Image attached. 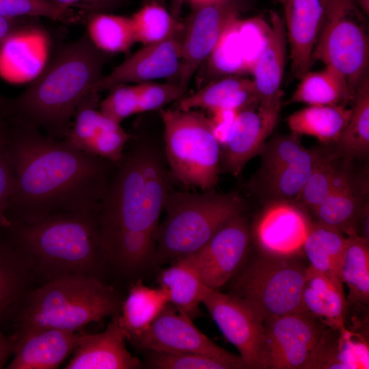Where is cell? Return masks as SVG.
I'll return each mask as SVG.
<instances>
[{
  "mask_svg": "<svg viewBox=\"0 0 369 369\" xmlns=\"http://www.w3.org/2000/svg\"><path fill=\"white\" fill-rule=\"evenodd\" d=\"M5 115L14 179L5 210L10 225L98 208L115 163Z\"/></svg>",
  "mask_w": 369,
  "mask_h": 369,
  "instance_id": "6da1fadb",
  "label": "cell"
},
{
  "mask_svg": "<svg viewBox=\"0 0 369 369\" xmlns=\"http://www.w3.org/2000/svg\"><path fill=\"white\" fill-rule=\"evenodd\" d=\"M163 158L136 143L124 152L98 207L102 251L108 264L136 274L155 262L154 235L168 189Z\"/></svg>",
  "mask_w": 369,
  "mask_h": 369,
  "instance_id": "7a4b0ae2",
  "label": "cell"
},
{
  "mask_svg": "<svg viewBox=\"0 0 369 369\" xmlns=\"http://www.w3.org/2000/svg\"><path fill=\"white\" fill-rule=\"evenodd\" d=\"M107 57L86 33L63 44L22 93L13 98H3V112L49 137L64 139L77 106L103 76Z\"/></svg>",
  "mask_w": 369,
  "mask_h": 369,
  "instance_id": "3957f363",
  "label": "cell"
},
{
  "mask_svg": "<svg viewBox=\"0 0 369 369\" xmlns=\"http://www.w3.org/2000/svg\"><path fill=\"white\" fill-rule=\"evenodd\" d=\"M98 213V208L55 214L33 223L10 224L1 230L31 273L46 281L67 275L100 277L107 263Z\"/></svg>",
  "mask_w": 369,
  "mask_h": 369,
  "instance_id": "277c9868",
  "label": "cell"
},
{
  "mask_svg": "<svg viewBox=\"0 0 369 369\" xmlns=\"http://www.w3.org/2000/svg\"><path fill=\"white\" fill-rule=\"evenodd\" d=\"M19 300L13 334L42 329L81 331L91 323L119 314L122 305L115 290L100 277L85 275L47 280Z\"/></svg>",
  "mask_w": 369,
  "mask_h": 369,
  "instance_id": "5b68a950",
  "label": "cell"
},
{
  "mask_svg": "<svg viewBox=\"0 0 369 369\" xmlns=\"http://www.w3.org/2000/svg\"><path fill=\"white\" fill-rule=\"evenodd\" d=\"M244 201L235 193L169 191L165 217L155 235V262H174L201 249L226 222L243 213Z\"/></svg>",
  "mask_w": 369,
  "mask_h": 369,
  "instance_id": "8992f818",
  "label": "cell"
},
{
  "mask_svg": "<svg viewBox=\"0 0 369 369\" xmlns=\"http://www.w3.org/2000/svg\"><path fill=\"white\" fill-rule=\"evenodd\" d=\"M165 150L173 178L184 186L211 191L221 172V147L208 116L195 109H160Z\"/></svg>",
  "mask_w": 369,
  "mask_h": 369,
  "instance_id": "52a82bcc",
  "label": "cell"
},
{
  "mask_svg": "<svg viewBox=\"0 0 369 369\" xmlns=\"http://www.w3.org/2000/svg\"><path fill=\"white\" fill-rule=\"evenodd\" d=\"M306 270L295 258L262 254L233 277V295L248 302L264 322L306 312L302 301Z\"/></svg>",
  "mask_w": 369,
  "mask_h": 369,
  "instance_id": "ba28073f",
  "label": "cell"
},
{
  "mask_svg": "<svg viewBox=\"0 0 369 369\" xmlns=\"http://www.w3.org/2000/svg\"><path fill=\"white\" fill-rule=\"evenodd\" d=\"M365 16L353 0H327L324 24L312 53L313 60H320L344 79L353 98L368 77Z\"/></svg>",
  "mask_w": 369,
  "mask_h": 369,
  "instance_id": "9c48e42d",
  "label": "cell"
},
{
  "mask_svg": "<svg viewBox=\"0 0 369 369\" xmlns=\"http://www.w3.org/2000/svg\"><path fill=\"white\" fill-rule=\"evenodd\" d=\"M320 152L305 148L300 136L278 135L266 141L259 154L261 165L252 182L254 191L266 201L298 199Z\"/></svg>",
  "mask_w": 369,
  "mask_h": 369,
  "instance_id": "30bf717a",
  "label": "cell"
},
{
  "mask_svg": "<svg viewBox=\"0 0 369 369\" xmlns=\"http://www.w3.org/2000/svg\"><path fill=\"white\" fill-rule=\"evenodd\" d=\"M264 369L316 368L328 327L309 312L264 321Z\"/></svg>",
  "mask_w": 369,
  "mask_h": 369,
  "instance_id": "8fae6325",
  "label": "cell"
},
{
  "mask_svg": "<svg viewBox=\"0 0 369 369\" xmlns=\"http://www.w3.org/2000/svg\"><path fill=\"white\" fill-rule=\"evenodd\" d=\"M243 0H216L191 6L183 23L182 59L177 83L186 93L198 68L206 62L228 24L239 16Z\"/></svg>",
  "mask_w": 369,
  "mask_h": 369,
  "instance_id": "7c38bea8",
  "label": "cell"
},
{
  "mask_svg": "<svg viewBox=\"0 0 369 369\" xmlns=\"http://www.w3.org/2000/svg\"><path fill=\"white\" fill-rule=\"evenodd\" d=\"M202 303L248 368L264 369V322L249 303L235 295L206 286Z\"/></svg>",
  "mask_w": 369,
  "mask_h": 369,
  "instance_id": "4fadbf2b",
  "label": "cell"
},
{
  "mask_svg": "<svg viewBox=\"0 0 369 369\" xmlns=\"http://www.w3.org/2000/svg\"><path fill=\"white\" fill-rule=\"evenodd\" d=\"M128 342L137 349L201 354L226 361L236 369L248 368L240 355L217 345L169 302L150 325Z\"/></svg>",
  "mask_w": 369,
  "mask_h": 369,
  "instance_id": "5bb4252c",
  "label": "cell"
},
{
  "mask_svg": "<svg viewBox=\"0 0 369 369\" xmlns=\"http://www.w3.org/2000/svg\"><path fill=\"white\" fill-rule=\"evenodd\" d=\"M312 224L308 212L297 202L271 201L254 223L253 238L262 255L295 258L303 251Z\"/></svg>",
  "mask_w": 369,
  "mask_h": 369,
  "instance_id": "9a60e30c",
  "label": "cell"
},
{
  "mask_svg": "<svg viewBox=\"0 0 369 369\" xmlns=\"http://www.w3.org/2000/svg\"><path fill=\"white\" fill-rule=\"evenodd\" d=\"M250 239V229L241 213L193 254L206 287L218 289L233 278L244 263Z\"/></svg>",
  "mask_w": 369,
  "mask_h": 369,
  "instance_id": "2e32d148",
  "label": "cell"
},
{
  "mask_svg": "<svg viewBox=\"0 0 369 369\" xmlns=\"http://www.w3.org/2000/svg\"><path fill=\"white\" fill-rule=\"evenodd\" d=\"M183 28L172 37L144 45L103 75L93 86L92 93L109 90L124 84L142 83L178 77L182 59Z\"/></svg>",
  "mask_w": 369,
  "mask_h": 369,
  "instance_id": "e0dca14e",
  "label": "cell"
},
{
  "mask_svg": "<svg viewBox=\"0 0 369 369\" xmlns=\"http://www.w3.org/2000/svg\"><path fill=\"white\" fill-rule=\"evenodd\" d=\"M98 94L91 93L80 102L64 140L82 152L118 164L133 136L96 109Z\"/></svg>",
  "mask_w": 369,
  "mask_h": 369,
  "instance_id": "ac0fdd59",
  "label": "cell"
},
{
  "mask_svg": "<svg viewBox=\"0 0 369 369\" xmlns=\"http://www.w3.org/2000/svg\"><path fill=\"white\" fill-rule=\"evenodd\" d=\"M351 161L345 160L333 189L312 213L318 224L334 229L346 236L359 233L368 215V183L365 176H356Z\"/></svg>",
  "mask_w": 369,
  "mask_h": 369,
  "instance_id": "d6986e66",
  "label": "cell"
},
{
  "mask_svg": "<svg viewBox=\"0 0 369 369\" xmlns=\"http://www.w3.org/2000/svg\"><path fill=\"white\" fill-rule=\"evenodd\" d=\"M281 106L259 102L239 111L227 142L221 148V169L238 176L247 162L259 154L272 133Z\"/></svg>",
  "mask_w": 369,
  "mask_h": 369,
  "instance_id": "ffe728a7",
  "label": "cell"
},
{
  "mask_svg": "<svg viewBox=\"0 0 369 369\" xmlns=\"http://www.w3.org/2000/svg\"><path fill=\"white\" fill-rule=\"evenodd\" d=\"M290 49L291 70L300 79L310 70L312 53L324 24L327 0H277Z\"/></svg>",
  "mask_w": 369,
  "mask_h": 369,
  "instance_id": "44dd1931",
  "label": "cell"
},
{
  "mask_svg": "<svg viewBox=\"0 0 369 369\" xmlns=\"http://www.w3.org/2000/svg\"><path fill=\"white\" fill-rule=\"evenodd\" d=\"M81 331L42 329L9 337L13 344L8 369H55L78 345Z\"/></svg>",
  "mask_w": 369,
  "mask_h": 369,
  "instance_id": "7402d4cb",
  "label": "cell"
},
{
  "mask_svg": "<svg viewBox=\"0 0 369 369\" xmlns=\"http://www.w3.org/2000/svg\"><path fill=\"white\" fill-rule=\"evenodd\" d=\"M118 314L106 329L99 333L81 335L73 355L66 369H136L141 366L126 346V337L119 324Z\"/></svg>",
  "mask_w": 369,
  "mask_h": 369,
  "instance_id": "603a6c76",
  "label": "cell"
},
{
  "mask_svg": "<svg viewBox=\"0 0 369 369\" xmlns=\"http://www.w3.org/2000/svg\"><path fill=\"white\" fill-rule=\"evenodd\" d=\"M270 19L264 45L251 73L259 103L281 106L287 38L284 19L273 11L271 12Z\"/></svg>",
  "mask_w": 369,
  "mask_h": 369,
  "instance_id": "cb8c5ba5",
  "label": "cell"
},
{
  "mask_svg": "<svg viewBox=\"0 0 369 369\" xmlns=\"http://www.w3.org/2000/svg\"><path fill=\"white\" fill-rule=\"evenodd\" d=\"M259 102L252 79L240 75L223 77L206 85L198 91L184 96L176 108L180 110L217 109L241 111Z\"/></svg>",
  "mask_w": 369,
  "mask_h": 369,
  "instance_id": "d4e9b609",
  "label": "cell"
},
{
  "mask_svg": "<svg viewBox=\"0 0 369 369\" xmlns=\"http://www.w3.org/2000/svg\"><path fill=\"white\" fill-rule=\"evenodd\" d=\"M158 282L168 293L169 303L178 312L193 320L201 315L200 305L205 286L193 254L163 269Z\"/></svg>",
  "mask_w": 369,
  "mask_h": 369,
  "instance_id": "484cf974",
  "label": "cell"
},
{
  "mask_svg": "<svg viewBox=\"0 0 369 369\" xmlns=\"http://www.w3.org/2000/svg\"><path fill=\"white\" fill-rule=\"evenodd\" d=\"M302 301L306 312L310 313L328 327L345 329L347 301L344 288L310 266L306 270Z\"/></svg>",
  "mask_w": 369,
  "mask_h": 369,
  "instance_id": "4316f807",
  "label": "cell"
},
{
  "mask_svg": "<svg viewBox=\"0 0 369 369\" xmlns=\"http://www.w3.org/2000/svg\"><path fill=\"white\" fill-rule=\"evenodd\" d=\"M351 108L346 105H308L286 120L291 133L309 135L325 145L334 144L346 128Z\"/></svg>",
  "mask_w": 369,
  "mask_h": 369,
  "instance_id": "83f0119b",
  "label": "cell"
},
{
  "mask_svg": "<svg viewBox=\"0 0 369 369\" xmlns=\"http://www.w3.org/2000/svg\"><path fill=\"white\" fill-rule=\"evenodd\" d=\"M169 302L164 288L146 286L141 280L133 284L118 315L126 340L146 330Z\"/></svg>",
  "mask_w": 369,
  "mask_h": 369,
  "instance_id": "f1b7e54d",
  "label": "cell"
},
{
  "mask_svg": "<svg viewBox=\"0 0 369 369\" xmlns=\"http://www.w3.org/2000/svg\"><path fill=\"white\" fill-rule=\"evenodd\" d=\"M346 245L347 236L314 223L305 241L303 251L310 267L343 287L342 267Z\"/></svg>",
  "mask_w": 369,
  "mask_h": 369,
  "instance_id": "f546056e",
  "label": "cell"
},
{
  "mask_svg": "<svg viewBox=\"0 0 369 369\" xmlns=\"http://www.w3.org/2000/svg\"><path fill=\"white\" fill-rule=\"evenodd\" d=\"M289 102L308 105H346L353 101L344 79L332 68L325 66L319 71H308L300 79Z\"/></svg>",
  "mask_w": 369,
  "mask_h": 369,
  "instance_id": "4dcf8cb0",
  "label": "cell"
},
{
  "mask_svg": "<svg viewBox=\"0 0 369 369\" xmlns=\"http://www.w3.org/2000/svg\"><path fill=\"white\" fill-rule=\"evenodd\" d=\"M349 121L334 144L336 151L343 158L354 160L366 158L369 153V77L357 90Z\"/></svg>",
  "mask_w": 369,
  "mask_h": 369,
  "instance_id": "1f68e13d",
  "label": "cell"
},
{
  "mask_svg": "<svg viewBox=\"0 0 369 369\" xmlns=\"http://www.w3.org/2000/svg\"><path fill=\"white\" fill-rule=\"evenodd\" d=\"M86 33L92 44L107 55L125 53L137 42L131 16L110 12L88 15Z\"/></svg>",
  "mask_w": 369,
  "mask_h": 369,
  "instance_id": "d6a6232c",
  "label": "cell"
},
{
  "mask_svg": "<svg viewBox=\"0 0 369 369\" xmlns=\"http://www.w3.org/2000/svg\"><path fill=\"white\" fill-rule=\"evenodd\" d=\"M342 280L348 289L347 301L358 305H368L369 243L368 239L357 234L347 236Z\"/></svg>",
  "mask_w": 369,
  "mask_h": 369,
  "instance_id": "836d02e7",
  "label": "cell"
},
{
  "mask_svg": "<svg viewBox=\"0 0 369 369\" xmlns=\"http://www.w3.org/2000/svg\"><path fill=\"white\" fill-rule=\"evenodd\" d=\"M32 274L0 230V314L3 315L26 292Z\"/></svg>",
  "mask_w": 369,
  "mask_h": 369,
  "instance_id": "e575fe53",
  "label": "cell"
},
{
  "mask_svg": "<svg viewBox=\"0 0 369 369\" xmlns=\"http://www.w3.org/2000/svg\"><path fill=\"white\" fill-rule=\"evenodd\" d=\"M345 158L335 150L320 148L314 167L296 202L313 213L331 191Z\"/></svg>",
  "mask_w": 369,
  "mask_h": 369,
  "instance_id": "d590c367",
  "label": "cell"
},
{
  "mask_svg": "<svg viewBox=\"0 0 369 369\" xmlns=\"http://www.w3.org/2000/svg\"><path fill=\"white\" fill-rule=\"evenodd\" d=\"M131 18L136 42L143 46L163 41L183 28V23L158 3H144Z\"/></svg>",
  "mask_w": 369,
  "mask_h": 369,
  "instance_id": "8d00e7d4",
  "label": "cell"
},
{
  "mask_svg": "<svg viewBox=\"0 0 369 369\" xmlns=\"http://www.w3.org/2000/svg\"><path fill=\"white\" fill-rule=\"evenodd\" d=\"M238 18L228 24L207 59L213 76L223 77L249 72L238 32Z\"/></svg>",
  "mask_w": 369,
  "mask_h": 369,
  "instance_id": "74e56055",
  "label": "cell"
},
{
  "mask_svg": "<svg viewBox=\"0 0 369 369\" xmlns=\"http://www.w3.org/2000/svg\"><path fill=\"white\" fill-rule=\"evenodd\" d=\"M147 368L155 369H236L220 359L193 353L145 351Z\"/></svg>",
  "mask_w": 369,
  "mask_h": 369,
  "instance_id": "f35d334b",
  "label": "cell"
},
{
  "mask_svg": "<svg viewBox=\"0 0 369 369\" xmlns=\"http://www.w3.org/2000/svg\"><path fill=\"white\" fill-rule=\"evenodd\" d=\"M0 15L13 18L42 16L62 22L74 19L71 10L62 9L51 0H0Z\"/></svg>",
  "mask_w": 369,
  "mask_h": 369,
  "instance_id": "ab89813d",
  "label": "cell"
},
{
  "mask_svg": "<svg viewBox=\"0 0 369 369\" xmlns=\"http://www.w3.org/2000/svg\"><path fill=\"white\" fill-rule=\"evenodd\" d=\"M109 90L99 105L102 114L121 124L128 117L139 113L138 84L119 85Z\"/></svg>",
  "mask_w": 369,
  "mask_h": 369,
  "instance_id": "60d3db41",
  "label": "cell"
},
{
  "mask_svg": "<svg viewBox=\"0 0 369 369\" xmlns=\"http://www.w3.org/2000/svg\"><path fill=\"white\" fill-rule=\"evenodd\" d=\"M139 113L161 109L167 104L178 101L185 92L177 83H156L154 81L138 83Z\"/></svg>",
  "mask_w": 369,
  "mask_h": 369,
  "instance_id": "b9f144b4",
  "label": "cell"
},
{
  "mask_svg": "<svg viewBox=\"0 0 369 369\" xmlns=\"http://www.w3.org/2000/svg\"><path fill=\"white\" fill-rule=\"evenodd\" d=\"M6 118L0 105V229L10 225L5 217V210L14 187L6 140Z\"/></svg>",
  "mask_w": 369,
  "mask_h": 369,
  "instance_id": "7bdbcfd3",
  "label": "cell"
},
{
  "mask_svg": "<svg viewBox=\"0 0 369 369\" xmlns=\"http://www.w3.org/2000/svg\"><path fill=\"white\" fill-rule=\"evenodd\" d=\"M208 116L214 137L221 148L228 140L234 128L239 111L217 109Z\"/></svg>",
  "mask_w": 369,
  "mask_h": 369,
  "instance_id": "ee69618b",
  "label": "cell"
},
{
  "mask_svg": "<svg viewBox=\"0 0 369 369\" xmlns=\"http://www.w3.org/2000/svg\"><path fill=\"white\" fill-rule=\"evenodd\" d=\"M64 10L78 8L88 15L100 12H111L124 5L126 0H51Z\"/></svg>",
  "mask_w": 369,
  "mask_h": 369,
  "instance_id": "f6af8a7d",
  "label": "cell"
},
{
  "mask_svg": "<svg viewBox=\"0 0 369 369\" xmlns=\"http://www.w3.org/2000/svg\"><path fill=\"white\" fill-rule=\"evenodd\" d=\"M23 18H8L0 15V46L16 38L31 27Z\"/></svg>",
  "mask_w": 369,
  "mask_h": 369,
  "instance_id": "bcb514c9",
  "label": "cell"
},
{
  "mask_svg": "<svg viewBox=\"0 0 369 369\" xmlns=\"http://www.w3.org/2000/svg\"><path fill=\"white\" fill-rule=\"evenodd\" d=\"M3 315L0 314V323ZM13 344L10 338L2 331L0 325V368H3L8 358L12 355Z\"/></svg>",
  "mask_w": 369,
  "mask_h": 369,
  "instance_id": "7dc6e473",
  "label": "cell"
},
{
  "mask_svg": "<svg viewBox=\"0 0 369 369\" xmlns=\"http://www.w3.org/2000/svg\"><path fill=\"white\" fill-rule=\"evenodd\" d=\"M359 9L367 17L369 15V0H353Z\"/></svg>",
  "mask_w": 369,
  "mask_h": 369,
  "instance_id": "c3c4849f",
  "label": "cell"
},
{
  "mask_svg": "<svg viewBox=\"0 0 369 369\" xmlns=\"http://www.w3.org/2000/svg\"><path fill=\"white\" fill-rule=\"evenodd\" d=\"M177 1H180V2H182V1H186L189 2L191 6H193V5H200V4L214 1L216 0H177Z\"/></svg>",
  "mask_w": 369,
  "mask_h": 369,
  "instance_id": "681fc988",
  "label": "cell"
},
{
  "mask_svg": "<svg viewBox=\"0 0 369 369\" xmlns=\"http://www.w3.org/2000/svg\"><path fill=\"white\" fill-rule=\"evenodd\" d=\"M146 3H158L165 5V0H143Z\"/></svg>",
  "mask_w": 369,
  "mask_h": 369,
  "instance_id": "f907efd6",
  "label": "cell"
},
{
  "mask_svg": "<svg viewBox=\"0 0 369 369\" xmlns=\"http://www.w3.org/2000/svg\"><path fill=\"white\" fill-rule=\"evenodd\" d=\"M2 97H3V96L0 94V100L2 98Z\"/></svg>",
  "mask_w": 369,
  "mask_h": 369,
  "instance_id": "816d5d0a",
  "label": "cell"
},
{
  "mask_svg": "<svg viewBox=\"0 0 369 369\" xmlns=\"http://www.w3.org/2000/svg\"><path fill=\"white\" fill-rule=\"evenodd\" d=\"M275 1H277V0H275Z\"/></svg>",
  "mask_w": 369,
  "mask_h": 369,
  "instance_id": "f5cc1de1",
  "label": "cell"
},
{
  "mask_svg": "<svg viewBox=\"0 0 369 369\" xmlns=\"http://www.w3.org/2000/svg\"><path fill=\"white\" fill-rule=\"evenodd\" d=\"M1 100H0V101H1Z\"/></svg>",
  "mask_w": 369,
  "mask_h": 369,
  "instance_id": "db71d44e",
  "label": "cell"
}]
</instances>
